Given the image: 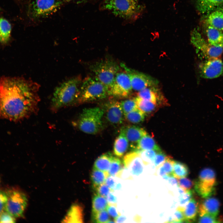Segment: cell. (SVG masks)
Masks as SVG:
<instances>
[{
	"mask_svg": "<svg viewBox=\"0 0 223 223\" xmlns=\"http://www.w3.org/2000/svg\"><path fill=\"white\" fill-rule=\"evenodd\" d=\"M40 87L37 83L23 77L0 79V118L19 121L35 114L38 109Z\"/></svg>",
	"mask_w": 223,
	"mask_h": 223,
	"instance_id": "6da1fadb",
	"label": "cell"
},
{
	"mask_svg": "<svg viewBox=\"0 0 223 223\" xmlns=\"http://www.w3.org/2000/svg\"><path fill=\"white\" fill-rule=\"evenodd\" d=\"M81 79L74 77L62 83L55 89L51 101V108L56 111L61 108L77 103Z\"/></svg>",
	"mask_w": 223,
	"mask_h": 223,
	"instance_id": "7a4b0ae2",
	"label": "cell"
},
{
	"mask_svg": "<svg viewBox=\"0 0 223 223\" xmlns=\"http://www.w3.org/2000/svg\"><path fill=\"white\" fill-rule=\"evenodd\" d=\"M100 8L102 10L108 11L116 16L131 22L139 17L144 7L137 0H103Z\"/></svg>",
	"mask_w": 223,
	"mask_h": 223,
	"instance_id": "3957f363",
	"label": "cell"
},
{
	"mask_svg": "<svg viewBox=\"0 0 223 223\" xmlns=\"http://www.w3.org/2000/svg\"><path fill=\"white\" fill-rule=\"evenodd\" d=\"M64 2V0H30L26 7L27 17L32 22L39 21L57 12Z\"/></svg>",
	"mask_w": 223,
	"mask_h": 223,
	"instance_id": "277c9868",
	"label": "cell"
},
{
	"mask_svg": "<svg viewBox=\"0 0 223 223\" xmlns=\"http://www.w3.org/2000/svg\"><path fill=\"white\" fill-rule=\"evenodd\" d=\"M104 114L103 109L98 107L84 109L76 121V125L84 133L97 134L103 129L102 118Z\"/></svg>",
	"mask_w": 223,
	"mask_h": 223,
	"instance_id": "5b68a950",
	"label": "cell"
},
{
	"mask_svg": "<svg viewBox=\"0 0 223 223\" xmlns=\"http://www.w3.org/2000/svg\"><path fill=\"white\" fill-rule=\"evenodd\" d=\"M109 95L107 88L94 77H86L82 82L77 103L97 101Z\"/></svg>",
	"mask_w": 223,
	"mask_h": 223,
	"instance_id": "8992f818",
	"label": "cell"
},
{
	"mask_svg": "<svg viewBox=\"0 0 223 223\" xmlns=\"http://www.w3.org/2000/svg\"><path fill=\"white\" fill-rule=\"evenodd\" d=\"M94 77L109 90L114 81L120 67L114 60L106 59L94 62L90 67Z\"/></svg>",
	"mask_w": 223,
	"mask_h": 223,
	"instance_id": "52a82bcc",
	"label": "cell"
},
{
	"mask_svg": "<svg viewBox=\"0 0 223 223\" xmlns=\"http://www.w3.org/2000/svg\"><path fill=\"white\" fill-rule=\"evenodd\" d=\"M191 42L198 54L206 59L220 58L223 52V47L211 45L196 28L191 33Z\"/></svg>",
	"mask_w": 223,
	"mask_h": 223,
	"instance_id": "ba28073f",
	"label": "cell"
},
{
	"mask_svg": "<svg viewBox=\"0 0 223 223\" xmlns=\"http://www.w3.org/2000/svg\"><path fill=\"white\" fill-rule=\"evenodd\" d=\"M6 193L7 200L5 211L15 218L22 216L28 203L26 194L15 189L8 190Z\"/></svg>",
	"mask_w": 223,
	"mask_h": 223,
	"instance_id": "9c48e42d",
	"label": "cell"
},
{
	"mask_svg": "<svg viewBox=\"0 0 223 223\" xmlns=\"http://www.w3.org/2000/svg\"><path fill=\"white\" fill-rule=\"evenodd\" d=\"M120 66L124 69L129 79L133 89L136 91L147 87H154L158 83L157 80L143 73L127 67L121 63Z\"/></svg>",
	"mask_w": 223,
	"mask_h": 223,
	"instance_id": "30bf717a",
	"label": "cell"
},
{
	"mask_svg": "<svg viewBox=\"0 0 223 223\" xmlns=\"http://www.w3.org/2000/svg\"><path fill=\"white\" fill-rule=\"evenodd\" d=\"M133 89L129 77L125 72H118L109 90V95L125 98L131 94Z\"/></svg>",
	"mask_w": 223,
	"mask_h": 223,
	"instance_id": "8fae6325",
	"label": "cell"
},
{
	"mask_svg": "<svg viewBox=\"0 0 223 223\" xmlns=\"http://www.w3.org/2000/svg\"><path fill=\"white\" fill-rule=\"evenodd\" d=\"M195 184L202 193L210 194L215 192L216 180L215 172L212 169L206 168L200 172Z\"/></svg>",
	"mask_w": 223,
	"mask_h": 223,
	"instance_id": "7c38bea8",
	"label": "cell"
},
{
	"mask_svg": "<svg viewBox=\"0 0 223 223\" xmlns=\"http://www.w3.org/2000/svg\"><path fill=\"white\" fill-rule=\"evenodd\" d=\"M202 77L211 79L223 76V61L220 58L206 59L199 66Z\"/></svg>",
	"mask_w": 223,
	"mask_h": 223,
	"instance_id": "4fadbf2b",
	"label": "cell"
},
{
	"mask_svg": "<svg viewBox=\"0 0 223 223\" xmlns=\"http://www.w3.org/2000/svg\"><path fill=\"white\" fill-rule=\"evenodd\" d=\"M105 110V117L111 125H118L121 124L123 120L124 115L120 103L115 101L109 102L106 104Z\"/></svg>",
	"mask_w": 223,
	"mask_h": 223,
	"instance_id": "5bb4252c",
	"label": "cell"
},
{
	"mask_svg": "<svg viewBox=\"0 0 223 223\" xmlns=\"http://www.w3.org/2000/svg\"><path fill=\"white\" fill-rule=\"evenodd\" d=\"M120 133H123L130 143L131 147L136 149L139 140L147 134L146 131L143 128L135 125H129L122 128Z\"/></svg>",
	"mask_w": 223,
	"mask_h": 223,
	"instance_id": "9a60e30c",
	"label": "cell"
},
{
	"mask_svg": "<svg viewBox=\"0 0 223 223\" xmlns=\"http://www.w3.org/2000/svg\"><path fill=\"white\" fill-rule=\"evenodd\" d=\"M220 206V203L217 199L211 197L206 198L199 206V216L208 214L216 217L219 212Z\"/></svg>",
	"mask_w": 223,
	"mask_h": 223,
	"instance_id": "2e32d148",
	"label": "cell"
},
{
	"mask_svg": "<svg viewBox=\"0 0 223 223\" xmlns=\"http://www.w3.org/2000/svg\"><path fill=\"white\" fill-rule=\"evenodd\" d=\"M223 7V0H196V7L198 12L208 15Z\"/></svg>",
	"mask_w": 223,
	"mask_h": 223,
	"instance_id": "e0dca14e",
	"label": "cell"
},
{
	"mask_svg": "<svg viewBox=\"0 0 223 223\" xmlns=\"http://www.w3.org/2000/svg\"><path fill=\"white\" fill-rule=\"evenodd\" d=\"M207 41L211 45L223 47V30L204 24Z\"/></svg>",
	"mask_w": 223,
	"mask_h": 223,
	"instance_id": "ac0fdd59",
	"label": "cell"
},
{
	"mask_svg": "<svg viewBox=\"0 0 223 223\" xmlns=\"http://www.w3.org/2000/svg\"><path fill=\"white\" fill-rule=\"evenodd\" d=\"M204 24L223 30V9L220 8L208 14Z\"/></svg>",
	"mask_w": 223,
	"mask_h": 223,
	"instance_id": "d6986e66",
	"label": "cell"
},
{
	"mask_svg": "<svg viewBox=\"0 0 223 223\" xmlns=\"http://www.w3.org/2000/svg\"><path fill=\"white\" fill-rule=\"evenodd\" d=\"M83 209L78 204L72 205L62 220V222H83Z\"/></svg>",
	"mask_w": 223,
	"mask_h": 223,
	"instance_id": "ffe728a7",
	"label": "cell"
},
{
	"mask_svg": "<svg viewBox=\"0 0 223 223\" xmlns=\"http://www.w3.org/2000/svg\"><path fill=\"white\" fill-rule=\"evenodd\" d=\"M152 150L158 152L161 149L154 139L147 134L142 137L137 143L135 151Z\"/></svg>",
	"mask_w": 223,
	"mask_h": 223,
	"instance_id": "44dd1931",
	"label": "cell"
},
{
	"mask_svg": "<svg viewBox=\"0 0 223 223\" xmlns=\"http://www.w3.org/2000/svg\"><path fill=\"white\" fill-rule=\"evenodd\" d=\"M129 146V142L122 133L116 138L115 141L113 151L114 154L118 157L123 156L127 151Z\"/></svg>",
	"mask_w": 223,
	"mask_h": 223,
	"instance_id": "7402d4cb",
	"label": "cell"
},
{
	"mask_svg": "<svg viewBox=\"0 0 223 223\" xmlns=\"http://www.w3.org/2000/svg\"><path fill=\"white\" fill-rule=\"evenodd\" d=\"M113 156L109 153L101 155L95 160L93 168L103 172H108Z\"/></svg>",
	"mask_w": 223,
	"mask_h": 223,
	"instance_id": "603a6c76",
	"label": "cell"
},
{
	"mask_svg": "<svg viewBox=\"0 0 223 223\" xmlns=\"http://www.w3.org/2000/svg\"><path fill=\"white\" fill-rule=\"evenodd\" d=\"M198 203L194 199L192 198L184 208V215L186 222L195 220L199 210Z\"/></svg>",
	"mask_w": 223,
	"mask_h": 223,
	"instance_id": "cb8c5ba5",
	"label": "cell"
},
{
	"mask_svg": "<svg viewBox=\"0 0 223 223\" xmlns=\"http://www.w3.org/2000/svg\"><path fill=\"white\" fill-rule=\"evenodd\" d=\"M150 87H146L139 91L138 97L157 104L159 100L158 94L155 89Z\"/></svg>",
	"mask_w": 223,
	"mask_h": 223,
	"instance_id": "d4e9b609",
	"label": "cell"
},
{
	"mask_svg": "<svg viewBox=\"0 0 223 223\" xmlns=\"http://www.w3.org/2000/svg\"><path fill=\"white\" fill-rule=\"evenodd\" d=\"M108 205L105 197L95 194L92 200V213L106 209Z\"/></svg>",
	"mask_w": 223,
	"mask_h": 223,
	"instance_id": "484cf974",
	"label": "cell"
},
{
	"mask_svg": "<svg viewBox=\"0 0 223 223\" xmlns=\"http://www.w3.org/2000/svg\"><path fill=\"white\" fill-rule=\"evenodd\" d=\"M135 100L137 108L145 114L151 113L156 109L157 104L151 101L138 97L135 98Z\"/></svg>",
	"mask_w": 223,
	"mask_h": 223,
	"instance_id": "4316f807",
	"label": "cell"
},
{
	"mask_svg": "<svg viewBox=\"0 0 223 223\" xmlns=\"http://www.w3.org/2000/svg\"><path fill=\"white\" fill-rule=\"evenodd\" d=\"M11 26L5 19L0 17V42L6 43L9 40Z\"/></svg>",
	"mask_w": 223,
	"mask_h": 223,
	"instance_id": "83f0119b",
	"label": "cell"
},
{
	"mask_svg": "<svg viewBox=\"0 0 223 223\" xmlns=\"http://www.w3.org/2000/svg\"><path fill=\"white\" fill-rule=\"evenodd\" d=\"M109 176L108 172H105L93 168L91 174V179L93 187L104 183Z\"/></svg>",
	"mask_w": 223,
	"mask_h": 223,
	"instance_id": "f1b7e54d",
	"label": "cell"
},
{
	"mask_svg": "<svg viewBox=\"0 0 223 223\" xmlns=\"http://www.w3.org/2000/svg\"><path fill=\"white\" fill-rule=\"evenodd\" d=\"M189 170L188 166L180 162L175 161L173 164V175L177 179L186 177Z\"/></svg>",
	"mask_w": 223,
	"mask_h": 223,
	"instance_id": "f546056e",
	"label": "cell"
},
{
	"mask_svg": "<svg viewBox=\"0 0 223 223\" xmlns=\"http://www.w3.org/2000/svg\"><path fill=\"white\" fill-rule=\"evenodd\" d=\"M145 114L138 108L124 115L128 122L133 124H138L144 121Z\"/></svg>",
	"mask_w": 223,
	"mask_h": 223,
	"instance_id": "4dcf8cb0",
	"label": "cell"
},
{
	"mask_svg": "<svg viewBox=\"0 0 223 223\" xmlns=\"http://www.w3.org/2000/svg\"><path fill=\"white\" fill-rule=\"evenodd\" d=\"M123 164L121 160L117 157L113 156L111 164L108 171L109 176H116L123 169Z\"/></svg>",
	"mask_w": 223,
	"mask_h": 223,
	"instance_id": "1f68e13d",
	"label": "cell"
},
{
	"mask_svg": "<svg viewBox=\"0 0 223 223\" xmlns=\"http://www.w3.org/2000/svg\"><path fill=\"white\" fill-rule=\"evenodd\" d=\"M120 104L124 115L137 108L135 98L123 100Z\"/></svg>",
	"mask_w": 223,
	"mask_h": 223,
	"instance_id": "d6a6232c",
	"label": "cell"
},
{
	"mask_svg": "<svg viewBox=\"0 0 223 223\" xmlns=\"http://www.w3.org/2000/svg\"><path fill=\"white\" fill-rule=\"evenodd\" d=\"M109 216L107 210H104L92 213V221L96 223H108L110 220Z\"/></svg>",
	"mask_w": 223,
	"mask_h": 223,
	"instance_id": "836d02e7",
	"label": "cell"
},
{
	"mask_svg": "<svg viewBox=\"0 0 223 223\" xmlns=\"http://www.w3.org/2000/svg\"><path fill=\"white\" fill-rule=\"evenodd\" d=\"M178 187L185 191L190 190L194 186L195 182L191 179L186 177L177 179Z\"/></svg>",
	"mask_w": 223,
	"mask_h": 223,
	"instance_id": "e575fe53",
	"label": "cell"
},
{
	"mask_svg": "<svg viewBox=\"0 0 223 223\" xmlns=\"http://www.w3.org/2000/svg\"><path fill=\"white\" fill-rule=\"evenodd\" d=\"M174 162V161L170 157L167 156L165 161L163 163V167L166 174L169 176H173V171Z\"/></svg>",
	"mask_w": 223,
	"mask_h": 223,
	"instance_id": "d590c367",
	"label": "cell"
},
{
	"mask_svg": "<svg viewBox=\"0 0 223 223\" xmlns=\"http://www.w3.org/2000/svg\"><path fill=\"white\" fill-rule=\"evenodd\" d=\"M96 194L106 197L111 190L104 183L95 187H94Z\"/></svg>",
	"mask_w": 223,
	"mask_h": 223,
	"instance_id": "8d00e7d4",
	"label": "cell"
},
{
	"mask_svg": "<svg viewBox=\"0 0 223 223\" xmlns=\"http://www.w3.org/2000/svg\"><path fill=\"white\" fill-rule=\"evenodd\" d=\"M184 208L178 207L174 213L176 218L173 219L171 222H182L184 221H186L184 213Z\"/></svg>",
	"mask_w": 223,
	"mask_h": 223,
	"instance_id": "74e56055",
	"label": "cell"
},
{
	"mask_svg": "<svg viewBox=\"0 0 223 223\" xmlns=\"http://www.w3.org/2000/svg\"><path fill=\"white\" fill-rule=\"evenodd\" d=\"M138 151L142 158L153 162L156 154V151L152 150Z\"/></svg>",
	"mask_w": 223,
	"mask_h": 223,
	"instance_id": "f35d334b",
	"label": "cell"
},
{
	"mask_svg": "<svg viewBox=\"0 0 223 223\" xmlns=\"http://www.w3.org/2000/svg\"><path fill=\"white\" fill-rule=\"evenodd\" d=\"M15 221V218L5 211L0 215V223H14Z\"/></svg>",
	"mask_w": 223,
	"mask_h": 223,
	"instance_id": "ab89813d",
	"label": "cell"
},
{
	"mask_svg": "<svg viewBox=\"0 0 223 223\" xmlns=\"http://www.w3.org/2000/svg\"><path fill=\"white\" fill-rule=\"evenodd\" d=\"M193 194V191L192 190L181 194L179 197L180 203L183 204L190 201L192 198Z\"/></svg>",
	"mask_w": 223,
	"mask_h": 223,
	"instance_id": "60d3db41",
	"label": "cell"
},
{
	"mask_svg": "<svg viewBox=\"0 0 223 223\" xmlns=\"http://www.w3.org/2000/svg\"><path fill=\"white\" fill-rule=\"evenodd\" d=\"M198 222L200 223H216L219 222L216 217L210 215L205 214L199 216Z\"/></svg>",
	"mask_w": 223,
	"mask_h": 223,
	"instance_id": "b9f144b4",
	"label": "cell"
},
{
	"mask_svg": "<svg viewBox=\"0 0 223 223\" xmlns=\"http://www.w3.org/2000/svg\"><path fill=\"white\" fill-rule=\"evenodd\" d=\"M167 156L162 151L157 152L153 161L156 166H159L165 161Z\"/></svg>",
	"mask_w": 223,
	"mask_h": 223,
	"instance_id": "7bdbcfd3",
	"label": "cell"
},
{
	"mask_svg": "<svg viewBox=\"0 0 223 223\" xmlns=\"http://www.w3.org/2000/svg\"><path fill=\"white\" fill-rule=\"evenodd\" d=\"M7 196L6 193L0 191V215L5 211Z\"/></svg>",
	"mask_w": 223,
	"mask_h": 223,
	"instance_id": "ee69618b",
	"label": "cell"
},
{
	"mask_svg": "<svg viewBox=\"0 0 223 223\" xmlns=\"http://www.w3.org/2000/svg\"><path fill=\"white\" fill-rule=\"evenodd\" d=\"M106 210L109 216H111L114 219H116L119 216L116 210V207L114 205V204H108Z\"/></svg>",
	"mask_w": 223,
	"mask_h": 223,
	"instance_id": "f6af8a7d",
	"label": "cell"
},
{
	"mask_svg": "<svg viewBox=\"0 0 223 223\" xmlns=\"http://www.w3.org/2000/svg\"><path fill=\"white\" fill-rule=\"evenodd\" d=\"M105 183L110 188L111 190H115V188L117 184L114 180L110 176L106 178Z\"/></svg>",
	"mask_w": 223,
	"mask_h": 223,
	"instance_id": "bcb514c9",
	"label": "cell"
},
{
	"mask_svg": "<svg viewBox=\"0 0 223 223\" xmlns=\"http://www.w3.org/2000/svg\"><path fill=\"white\" fill-rule=\"evenodd\" d=\"M108 201L110 203H116L117 202L116 197L112 194L109 193L105 197Z\"/></svg>",
	"mask_w": 223,
	"mask_h": 223,
	"instance_id": "7dc6e473",
	"label": "cell"
},
{
	"mask_svg": "<svg viewBox=\"0 0 223 223\" xmlns=\"http://www.w3.org/2000/svg\"><path fill=\"white\" fill-rule=\"evenodd\" d=\"M169 182L172 185H177L178 186V181L173 176H170L168 180Z\"/></svg>",
	"mask_w": 223,
	"mask_h": 223,
	"instance_id": "c3c4849f",
	"label": "cell"
},
{
	"mask_svg": "<svg viewBox=\"0 0 223 223\" xmlns=\"http://www.w3.org/2000/svg\"><path fill=\"white\" fill-rule=\"evenodd\" d=\"M126 219V217L124 216H119L115 219V222H124Z\"/></svg>",
	"mask_w": 223,
	"mask_h": 223,
	"instance_id": "681fc988",
	"label": "cell"
},
{
	"mask_svg": "<svg viewBox=\"0 0 223 223\" xmlns=\"http://www.w3.org/2000/svg\"><path fill=\"white\" fill-rule=\"evenodd\" d=\"M65 2H76L82 3V2H86L91 1L92 0H64Z\"/></svg>",
	"mask_w": 223,
	"mask_h": 223,
	"instance_id": "f907efd6",
	"label": "cell"
},
{
	"mask_svg": "<svg viewBox=\"0 0 223 223\" xmlns=\"http://www.w3.org/2000/svg\"><path fill=\"white\" fill-rule=\"evenodd\" d=\"M20 5H23L27 3L29 0H14Z\"/></svg>",
	"mask_w": 223,
	"mask_h": 223,
	"instance_id": "816d5d0a",
	"label": "cell"
},
{
	"mask_svg": "<svg viewBox=\"0 0 223 223\" xmlns=\"http://www.w3.org/2000/svg\"><path fill=\"white\" fill-rule=\"evenodd\" d=\"M165 171L163 166L161 167L160 170V175L163 176L164 175L166 174Z\"/></svg>",
	"mask_w": 223,
	"mask_h": 223,
	"instance_id": "f5cc1de1",
	"label": "cell"
},
{
	"mask_svg": "<svg viewBox=\"0 0 223 223\" xmlns=\"http://www.w3.org/2000/svg\"><path fill=\"white\" fill-rule=\"evenodd\" d=\"M0 182H1V178H0Z\"/></svg>",
	"mask_w": 223,
	"mask_h": 223,
	"instance_id": "db71d44e",
	"label": "cell"
}]
</instances>
